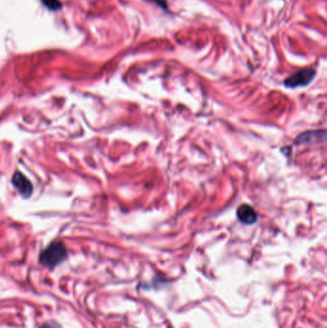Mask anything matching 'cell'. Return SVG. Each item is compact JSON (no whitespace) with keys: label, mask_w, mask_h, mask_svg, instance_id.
<instances>
[{"label":"cell","mask_w":327,"mask_h":328,"mask_svg":"<svg viewBox=\"0 0 327 328\" xmlns=\"http://www.w3.org/2000/svg\"><path fill=\"white\" fill-rule=\"evenodd\" d=\"M67 257L66 246L62 242H53L40 256V262L47 268H55L63 263Z\"/></svg>","instance_id":"cell-1"},{"label":"cell","mask_w":327,"mask_h":328,"mask_svg":"<svg viewBox=\"0 0 327 328\" xmlns=\"http://www.w3.org/2000/svg\"><path fill=\"white\" fill-rule=\"evenodd\" d=\"M315 70H313L312 68H305L287 78L286 81L284 82V85L287 88H303L308 86L315 78Z\"/></svg>","instance_id":"cell-2"},{"label":"cell","mask_w":327,"mask_h":328,"mask_svg":"<svg viewBox=\"0 0 327 328\" xmlns=\"http://www.w3.org/2000/svg\"><path fill=\"white\" fill-rule=\"evenodd\" d=\"M12 183L19 194L22 195L25 198L30 197V195L33 192V185L30 183V181L20 172H16L14 174Z\"/></svg>","instance_id":"cell-3"},{"label":"cell","mask_w":327,"mask_h":328,"mask_svg":"<svg viewBox=\"0 0 327 328\" xmlns=\"http://www.w3.org/2000/svg\"><path fill=\"white\" fill-rule=\"evenodd\" d=\"M237 217L239 221L245 224H254L258 219L255 210L249 205H242L238 208Z\"/></svg>","instance_id":"cell-4"},{"label":"cell","mask_w":327,"mask_h":328,"mask_svg":"<svg viewBox=\"0 0 327 328\" xmlns=\"http://www.w3.org/2000/svg\"><path fill=\"white\" fill-rule=\"evenodd\" d=\"M41 328H61L56 322H46Z\"/></svg>","instance_id":"cell-5"},{"label":"cell","mask_w":327,"mask_h":328,"mask_svg":"<svg viewBox=\"0 0 327 328\" xmlns=\"http://www.w3.org/2000/svg\"><path fill=\"white\" fill-rule=\"evenodd\" d=\"M152 1H155L159 6H161V7H164V8H165V7L167 8V3H166L165 0H152Z\"/></svg>","instance_id":"cell-6"}]
</instances>
